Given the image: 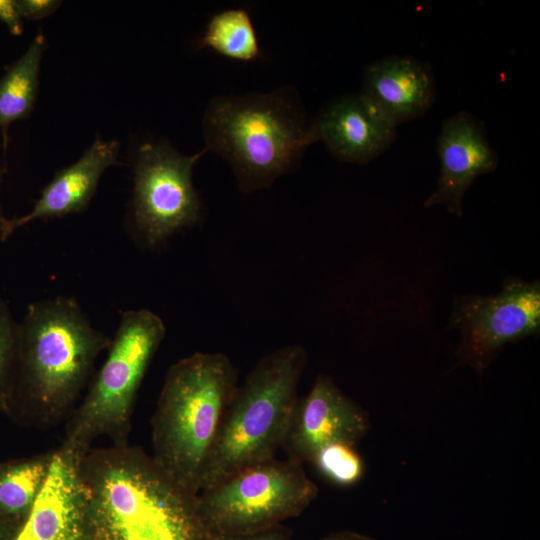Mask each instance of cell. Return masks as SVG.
Returning <instances> with one entry per match:
<instances>
[{
    "label": "cell",
    "instance_id": "cell-1",
    "mask_svg": "<svg viewBox=\"0 0 540 540\" xmlns=\"http://www.w3.org/2000/svg\"><path fill=\"white\" fill-rule=\"evenodd\" d=\"M89 540H213L197 495L143 449H91L79 459Z\"/></svg>",
    "mask_w": 540,
    "mask_h": 540
},
{
    "label": "cell",
    "instance_id": "cell-2",
    "mask_svg": "<svg viewBox=\"0 0 540 540\" xmlns=\"http://www.w3.org/2000/svg\"><path fill=\"white\" fill-rule=\"evenodd\" d=\"M110 342L73 298L58 296L31 303L18 327L6 408H17L40 428L68 419L97 357Z\"/></svg>",
    "mask_w": 540,
    "mask_h": 540
},
{
    "label": "cell",
    "instance_id": "cell-3",
    "mask_svg": "<svg viewBox=\"0 0 540 540\" xmlns=\"http://www.w3.org/2000/svg\"><path fill=\"white\" fill-rule=\"evenodd\" d=\"M238 373L228 356L197 352L168 370L151 419L153 459L193 495L216 444Z\"/></svg>",
    "mask_w": 540,
    "mask_h": 540
},
{
    "label": "cell",
    "instance_id": "cell-4",
    "mask_svg": "<svg viewBox=\"0 0 540 540\" xmlns=\"http://www.w3.org/2000/svg\"><path fill=\"white\" fill-rule=\"evenodd\" d=\"M203 132L204 149L229 163L244 193L269 187L314 143L310 123L286 90L215 97Z\"/></svg>",
    "mask_w": 540,
    "mask_h": 540
},
{
    "label": "cell",
    "instance_id": "cell-5",
    "mask_svg": "<svg viewBox=\"0 0 540 540\" xmlns=\"http://www.w3.org/2000/svg\"><path fill=\"white\" fill-rule=\"evenodd\" d=\"M307 352L298 344L262 357L237 386L204 470L200 491L225 477L275 457L298 400ZM199 491V492H200Z\"/></svg>",
    "mask_w": 540,
    "mask_h": 540
},
{
    "label": "cell",
    "instance_id": "cell-6",
    "mask_svg": "<svg viewBox=\"0 0 540 540\" xmlns=\"http://www.w3.org/2000/svg\"><path fill=\"white\" fill-rule=\"evenodd\" d=\"M165 333L162 319L148 309L123 313L106 360L68 417L61 446L82 458L99 437L128 444L136 395Z\"/></svg>",
    "mask_w": 540,
    "mask_h": 540
},
{
    "label": "cell",
    "instance_id": "cell-7",
    "mask_svg": "<svg viewBox=\"0 0 540 540\" xmlns=\"http://www.w3.org/2000/svg\"><path fill=\"white\" fill-rule=\"evenodd\" d=\"M318 487L302 464L276 457L247 466L197 494L200 515L213 537L259 532L299 516Z\"/></svg>",
    "mask_w": 540,
    "mask_h": 540
},
{
    "label": "cell",
    "instance_id": "cell-8",
    "mask_svg": "<svg viewBox=\"0 0 540 540\" xmlns=\"http://www.w3.org/2000/svg\"><path fill=\"white\" fill-rule=\"evenodd\" d=\"M205 152L184 155L162 141L144 142L137 149L130 214L135 232L148 247L198 221L201 202L192 173Z\"/></svg>",
    "mask_w": 540,
    "mask_h": 540
},
{
    "label": "cell",
    "instance_id": "cell-9",
    "mask_svg": "<svg viewBox=\"0 0 540 540\" xmlns=\"http://www.w3.org/2000/svg\"><path fill=\"white\" fill-rule=\"evenodd\" d=\"M461 336L459 364L482 374L503 348L540 331V283L507 278L492 295L457 297L448 323Z\"/></svg>",
    "mask_w": 540,
    "mask_h": 540
},
{
    "label": "cell",
    "instance_id": "cell-10",
    "mask_svg": "<svg viewBox=\"0 0 540 540\" xmlns=\"http://www.w3.org/2000/svg\"><path fill=\"white\" fill-rule=\"evenodd\" d=\"M367 413L346 396L328 375H319L310 391L298 398L282 449L287 459L311 462L323 447L344 443L355 446L368 432Z\"/></svg>",
    "mask_w": 540,
    "mask_h": 540
},
{
    "label": "cell",
    "instance_id": "cell-11",
    "mask_svg": "<svg viewBox=\"0 0 540 540\" xmlns=\"http://www.w3.org/2000/svg\"><path fill=\"white\" fill-rule=\"evenodd\" d=\"M310 131L335 158L367 164L394 142L397 126L360 92L329 101L310 122Z\"/></svg>",
    "mask_w": 540,
    "mask_h": 540
},
{
    "label": "cell",
    "instance_id": "cell-12",
    "mask_svg": "<svg viewBox=\"0 0 540 540\" xmlns=\"http://www.w3.org/2000/svg\"><path fill=\"white\" fill-rule=\"evenodd\" d=\"M437 152L440 176L424 206L444 205L450 213L460 217L466 191L477 177L497 168V153L486 137L483 124L465 111L443 122Z\"/></svg>",
    "mask_w": 540,
    "mask_h": 540
},
{
    "label": "cell",
    "instance_id": "cell-13",
    "mask_svg": "<svg viewBox=\"0 0 540 540\" xmlns=\"http://www.w3.org/2000/svg\"><path fill=\"white\" fill-rule=\"evenodd\" d=\"M79 459L60 446L46 482L14 540H89Z\"/></svg>",
    "mask_w": 540,
    "mask_h": 540
},
{
    "label": "cell",
    "instance_id": "cell-14",
    "mask_svg": "<svg viewBox=\"0 0 540 540\" xmlns=\"http://www.w3.org/2000/svg\"><path fill=\"white\" fill-rule=\"evenodd\" d=\"M118 154L117 140L96 138L76 162L54 175L27 214L6 219L1 242L33 221L84 211L95 195L101 176L117 162Z\"/></svg>",
    "mask_w": 540,
    "mask_h": 540
},
{
    "label": "cell",
    "instance_id": "cell-15",
    "mask_svg": "<svg viewBox=\"0 0 540 540\" xmlns=\"http://www.w3.org/2000/svg\"><path fill=\"white\" fill-rule=\"evenodd\" d=\"M361 93L398 126L431 108L435 80L426 63L409 56H389L365 68Z\"/></svg>",
    "mask_w": 540,
    "mask_h": 540
},
{
    "label": "cell",
    "instance_id": "cell-16",
    "mask_svg": "<svg viewBox=\"0 0 540 540\" xmlns=\"http://www.w3.org/2000/svg\"><path fill=\"white\" fill-rule=\"evenodd\" d=\"M46 37L39 32L26 51L0 78V129L3 149H7L8 130L12 123L27 119L37 100L41 61Z\"/></svg>",
    "mask_w": 540,
    "mask_h": 540
},
{
    "label": "cell",
    "instance_id": "cell-17",
    "mask_svg": "<svg viewBox=\"0 0 540 540\" xmlns=\"http://www.w3.org/2000/svg\"><path fill=\"white\" fill-rule=\"evenodd\" d=\"M54 451L0 463V517L25 522L46 482Z\"/></svg>",
    "mask_w": 540,
    "mask_h": 540
},
{
    "label": "cell",
    "instance_id": "cell-18",
    "mask_svg": "<svg viewBox=\"0 0 540 540\" xmlns=\"http://www.w3.org/2000/svg\"><path fill=\"white\" fill-rule=\"evenodd\" d=\"M197 46L242 62L262 56L252 18L244 8H229L214 14Z\"/></svg>",
    "mask_w": 540,
    "mask_h": 540
},
{
    "label": "cell",
    "instance_id": "cell-19",
    "mask_svg": "<svg viewBox=\"0 0 540 540\" xmlns=\"http://www.w3.org/2000/svg\"><path fill=\"white\" fill-rule=\"evenodd\" d=\"M310 463L332 483L343 487L356 484L364 473L362 458L354 446L344 443L323 447Z\"/></svg>",
    "mask_w": 540,
    "mask_h": 540
},
{
    "label": "cell",
    "instance_id": "cell-20",
    "mask_svg": "<svg viewBox=\"0 0 540 540\" xmlns=\"http://www.w3.org/2000/svg\"><path fill=\"white\" fill-rule=\"evenodd\" d=\"M19 323L0 298V405L6 408L13 381Z\"/></svg>",
    "mask_w": 540,
    "mask_h": 540
},
{
    "label": "cell",
    "instance_id": "cell-21",
    "mask_svg": "<svg viewBox=\"0 0 540 540\" xmlns=\"http://www.w3.org/2000/svg\"><path fill=\"white\" fill-rule=\"evenodd\" d=\"M23 19L40 20L52 15L61 5L59 0H17Z\"/></svg>",
    "mask_w": 540,
    "mask_h": 540
},
{
    "label": "cell",
    "instance_id": "cell-22",
    "mask_svg": "<svg viewBox=\"0 0 540 540\" xmlns=\"http://www.w3.org/2000/svg\"><path fill=\"white\" fill-rule=\"evenodd\" d=\"M0 22H2L13 36L23 33V17L20 13L17 0H0Z\"/></svg>",
    "mask_w": 540,
    "mask_h": 540
},
{
    "label": "cell",
    "instance_id": "cell-23",
    "mask_svg": "<svg viewBox=\"0 0 540 540\" xmlns=\"http://www.w3.org/2000/svg\"><path fill=\"white\" fill-rule=\"evenodd\" d=\"M213 540H291V531L279 524L255 533L214 537Z\"/></svg>",
    "mask_w": 540,
    "mask_h": 540
},
{
    "label": "cell",
    "instance_id": "cell-24",
    "mask_svg": "<svg viewBox=\"0 0 540 540\" xmlns=\"http://www.w3.org/2000/svg\"><path fill=\"white\" fill-rule=\"evenodd\" d=\"M320 540H376L375 538L351 530L331 533Z\"/></svg>",
    "mask_w": 540,
    "mask_h": 540
},
{
    "label": "cell",
    "instance_id": "cell-25",
    "mask_svg": "<svg viewBox=\"0 0 540 540\" xmlns=\"http://www.w3.org/2000/svg\"><path fill=\"white\" fill-rule=\"evenodd\" d=\"M22 525L0 517V540H14Z\"/></svg>",
    "mask_w": 540,
    "mask_h": 540
},
{
    "label": "cell",
    "instance_id": "cell-26",
    "mask_svg": "<svg viewBox=\"0 0 540 540\" xmlns=\"http://www.w3.org/2000/svg\"><path fill=\"white\" fill-rule=\"evenodd\" d=\"M5 172H6V169H5L4 165L0 163V190H1V185H2V182H3V179H4ZM6 219H7V217H5V215L3 213V207H2V203H1V199H0V242L2 241L3 227H4V223H5Z\"/></svg>",
    "mask_w": 540,
    "mask_h": 540
}]
</instances>
